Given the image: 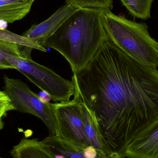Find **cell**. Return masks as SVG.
I'll use <instances>...</instances> for the list:
<instances>
[{
  "label": "cell",
  "instance_id": "cell-1",
  "mask_svg": "<svg viewBox=\"0 0 158 158\" xmlns=\"http://www.w3.org/2000/svg\"><path fill=\"white\" fill-rule=\"evenodd\" d=\"M72 80L74 98L94 114L109 158H125L130 144L158 120V69L109 40Z\"/></svg>",
  "mask_w": 158,
  "mask_h": 158
},
{
  "label": "cell",
  "instance_id": "cell-2",
  "mask_svg": "<svg viewBox=\"0 0 158 158\" xmlns=\"http://www.w3.org/2000/svg\"><path fill=\"white\" fill-rule=\"evenodd\" d=\"M105 11L78 8L40 45L57 51L69 63L73 73H77L88 65L109 40L101 22Z\"/></svg>",
  "mask_w": 158,
  "mask_h": 158
},
{
  "label": "cell",
  "instance_id": "cell-3",
  "mask_svg": "<svg viewBox=\"0 0 158 158\" xmlns=\"http://www.w3.org/2000/svg\"><path fill=\"white\" fill-rule=\"evenodd\" d=\"M101 22L109 40L140 63L158 68V41L152 38L144 22L129 20L105 10Z\"/></svg>",
  "mask_w": 158,
  "mask_h": 158
},
{
  "label": "cell",
  "instance_id": "cell-4",
  "mask_svg": "<svg viewBox=\"0 0 158 158\" xmlns=\"http://www.w3.org/2000/svg\"><path fill=\"white\" fill-rule=\"evenodd\" d=\"M4 56L15 67V69L47 94L55 103L68 102L75 95V86L72 80L64 78L31 58H25L15 54Z\"/></svg>",
  "mask_w": 158,
  "mask_h": 158
},
{
  "label": "cell",
  "instance_id": "cell-5",
  "mask_svg": "<svg viewBox=\"0 0 158 158\" xmlns=\"http://www.w3.org/2000/svg\"><path fill=\"white\" fill-rule=\"evenodd\" d=\"M4 92L12 101L15 110L28 113L40 119L49 130L50 136H56V122L53 104L43 101L19 79L3 77Z\"/></svg>",
  "mask_w": 158,
  "mask_h": 158
},
{
  "label": "cell",
  "instance_id": "cell-6",
  "mask_svg": "<svg viewBox=\"0 0 158 158\" xmlns=\"http://www.w3.org/2000/svg\"><path fill=\"white\" fill-rule=\"evenodd\" d=\"M56 122V137L75 151L83 153L90 145L81 104L74 98L71 101L53 104Z\"/></svg>",
  "mask_w": 158,
  "mask_h": 158
},
{
  "label": "cell",
  "instance_id": "cell-7",
  "mask_svg": "<svg viewBox=\"0 0 158 158\" xmlns=\"http://www.w3.org/2000/svg\"><path fill=\"white\" fill-rule=\"evenodd\" d=\"M77 9L73 6L65 4L46 20L38 25H32L22 36L40 45L45 39L53 34L67 18Z\"/></svg>",
  "mask_w": 158,
  "mask_h": 158
},
{
  "label": "cell",
  "instance_id": "cell-8",
  "mask_svg": "<svg viewBox=\"0 0 158 158\" xmlns=\"http://www.w3.org/2000/svg\"><path fill=\"white\" fill-rule=\"evenodd\" d=\"M124 157L158 158V120L130 144Z\"/></svg>",
  "mask_w": 158,
  "mask_h": 158
},
{
  "label": "cell",
  "instance_id": "cell-9",
  "mask_svg": "<svg viewBox=\"0 0 158 158\" xmlns=\"http://www.w3.org/2000/svg\"><path fill=\"white\" fill-rule=\"evenodd\" d=\"M14 158H55L50 146L36 139H23L11 152Z\"/></svg>",
  "mask_w": 158,
  "mask_h": 158
},
{
  "label": "cell",
  "instance_id": "cell-10",
  "mask_svg": "<svg viewBox=\"0 0 158 158\" xmlns=\"http://www.w3.org/2000/svg\"><path fill=\"white\" fill-rule=\"evenodd\" d=\"M35 0L0 1V22L13 23L24 18L30 12Z\"/></svg>",
  "mask_w": 158,
  "mask_h": 158
},
{
  "label": "cell",
  "instance_id": "cell-11",
  "mask_svg": "<svg viewBox=\"0 0 158 158\" xmlns=\"http://www.w3.org/2000/svg\"><path fill=\"white\" fill-rule=\"evenodd\" d=\"M79 101L84 118L86 135L90 145L94 147L100 156L106 157L107 156L106 149L94 114L84 103Z\"/></svg>",
  "mask_w": 158,
  "mask_h": 158
},
{
  "label": "cell",
  "instance_id": "cell-12",
  "mask_svg": "<svg viewBox=\"0 0 158 158\" xmlns=\"http://www.w3.org/2000/svg\"><path fill=\"white\" fill-rule=\"evenodd\" d=\"M129 13L143 20L151 18V8L155 0H120Z\"/></svg>",
  "mask_w": 158,
  "mask_h": 158
},
{
  "label": "cell",
  "instance_id": "cell-13",
  "mask_svg": "<svg viewBox=\"0 0 158 158\" xmlns=\"http://www.w3.org/2000/svg\"><path fill=\"white\" fill-rule=\"evenodd\" d=\"M0 40L16 44L21 46L28 47L33 50H37L46 52V48L40 44L35 43L31 40L18 35L5 29L0 27Z\"/></svg>",
  "mask_w": 158,
  "mask_h": 158
},
{
  "label": "cell",
  "instance_id": "cell-14",
  "mask_svg": "<svg viewBox=\"0 0 158 158\" xmlns=\"http://www.w3.org/2000/svg\"><path fill=\"white\" fill-rule=\"evenodd\" d=\"M66 4L78 8H95L111 10L113 8V0H66Z\"/></svg>",
  "mask_w": 158,
  "mask_h": 158
},
{
  "label": "cell",
  "instance_id": "cell-15",
  "mask_svg": "<svg viewBox=\"0 0 158 158\" xmlns=\"http://www.w3.org/2000/svg\"><path fill=\"white\" fill-rule=\"evenodd\" d=\"M15 110L12 101L3 91L0 90V116L4 117L7 112Z\"/></svg>",
  "mask_w": 158,
  "mask_h": 158
},
{
  "label": "cell",
  "instance_id": "cell-16",
  "mask_svg": "<svg viewBox=\"0 0 158 158\" xmlns=\"http://www.w3.org/2000/svg\"><path fill=\"white\" fill-rule=\"evenodd\" d=\"M0 69H15V67L0 52Z\"/></svg>",
  "mask_w": 158,
  "mask_h": 158
},
{
  "label": "cell",
  "instance_id": "cell-17",
  "mask_svg": "<svg viewBox=\"0 0 158 158\" xmlns=\"http://www.w3.org/2000/svg\"><path fill=\"white\" fill-rule=\"evenodd\" d=\"M97 155L96 149L92 146L87 147L84 150L83 156L85 158H95Z\"/></svg>",
  "mask_w": 158,
  "mask_h": 158
},
{
  "label": "cell",
  "instance_id": "cell-18",
  "mask_svg": "<svg viewBox=\"0 0 158 158\" xmlns=\"http://www.w3.org/2000/svg\"><path fill=\"white\" fill-rule=\"evenodd\" d=\"M55 158H65L63 156H60L59 155H56Z\"/></svg>",
  "mask_w": 158,
  "mask_h": 158
},
{
  "label": "cell",
  "instance_id": "cell-19",
  "mask_svg": "<svg viewBox=\"0 0 158 158\" xmlns=\"http://www.w3.org/2000/svg\"><path fill=\"white\" fill-rule=\"evenodd\" d=\"M3 118L2 117H1V116H0V122H1V118Z\"/></svg>",
  "mask_w": 158,
  "mask_h": 158
},
{
  "label": "cell",
  "instance_id": "cell-20",
  "mask_svg": "<svg viewBox=\"0 0 158 158\" xmlns=\"http://www.w3.org/2000/svg\"></svg>",
  "mask_w": 158,
  "mask_h": 158
},
{
  "label": "cell",
  "instance_id": "cell-21",
  "mask_svg": "<svg viewBox=\"0 0 158 158\" xmlns=\"http://www.w3.org/2000/svg\"><path fill=\"white\" fill-rule=\"evenodd\" d=\"M0 1H3V0H0Z\"/></svg>",
  "mask_w": 158,
  "mask_h": 158
},
{
  "label": "cell",
  "instance_id": "cell-22",
  "mask_svg": "<svg viewBox=\"0 0 158 158\" xmlns=\"http://www.w3.org/2000/svg\"><path fill=\"white\" fill-rule=\"evenodd\" d=\"M0 158H1V157H0Z\"/></svg>",
  "mask_w": 158,
  "mask_h": 158
}]
</instances>
